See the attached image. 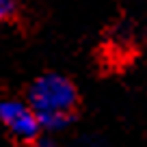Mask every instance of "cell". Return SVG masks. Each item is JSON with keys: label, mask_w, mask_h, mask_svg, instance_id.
<instances>
[{"label": "cell", "mask_w": 147, "mask_h": 147, "mask_svg": "<svg viewBox=\"0 0 147 147\" xmlns=\"http://www.w3.org/2000/svg\"><path fill=\"white\" fill-rule=\"evenodd\" d=\"M26 102L32 106L43 132H63L76 121L80 106V93L71 78L59 71H46L37 76L26 91Z\"/></svg>", "instance_id": "obj_1"}, {"label": "cell", "mask_w": 147, "mask_h": 147, "mask_svg": "<svg viewBox=\"0 0 147 147\" xmlns=\"http://www.w3.org/2000/svg\"><path fill=\"white\" fill-rule=\"evenodd\" d=\"M0 123L9 130V134L20 143H32L43 134V125L39 121L32 106L26 100H2L0 102Z\"/></svg>", "instance_id": "obj_2"}, {"label": "cell", "mask_w": 147, "mask_h": 147, "mask_svg": "<svg viewBox=\"0 0 147 147\" xmlns=\"http://www.w3.org/2000/svg\"><path fill=\"white\" fill-rule=\"evenodd\" d=\"M18 11V0H0V24L13 18Z\"/></svg>", "instance_id": "obj_3"}, {"label": "cell", "mask_w": 147, "mask_h": 147, "mask_svg": "<svg viewBox=\"0 0 147 147\" xmlns=\"http://www.w3.org/2000/svg\"><path fill=\"white\" fill-rule=\"evenodd\" d=\"M32 147H59V143L52 138L50 132H46V134H41V136H39L35 143H32Z\"/></svg>", "instance_id": "obj_4"}]
</instances>
